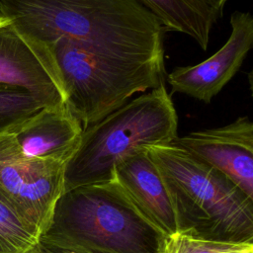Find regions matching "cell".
Here are the masks:
<instances>
[{"label":"cell","mask_w":253,"mask_h":253,"mask_svg":"<svg viewBox=\"0 0 253 253\" xmlns=\"http://www.w3.org/2000/svg\"><path fill=\"white\" fill-rule=\"evenodd\" d=\"M161 253H253V243L218 241L175 233L166 237Z\"/></svg>","instance_id":"15"},{"label":"cell","mask_w":253,"mask_h":253,"mask_svg":"<svg viewBox=\"0 0 253 253\" xmlns=\"http://www.w3.org/2000/svg\"><path fill=\"white\" fill-rule=\"evenodd\" d=\"M168 193L177 233L253 243V199L174 143L146 147Z\"/></svg>","instance_id":"3"},{"label":"cell","mask_w":253,"mask_h":253,"mask_svg":"<svg viewBox=\"0 0 253 253\" xmlns=\"http://www.w3.org/2000/svg\"><path fill=\"white\" fill-rule=\"evenodd\" d=\"M38 54L83 128L123 107L134 94L164 82L162 66L97 55L66 40H57Z\"/></svg>","instance_id":"5"},{"label":"cell","mask_w":253,"mask_h":253,"mask_svg":"<svg viewBox=\"0 0 253 253\" xmlns=\"http://www.w3.org/2000/svg\"><path fill=\"white\" fill-rule=\"evenodd\" d=\"M39 239V233L0 195V253H28Z\"/></svg>","instance_id":"13"},{"label":"cell","mask_w":253,"mask_h":253,"mask_svg":"<svg viewBox=\"0 0 253 253\" xmlns=\"http://www.w3.org/2000/svg\"><path fill=\"white\" fill-rule=\"evenodd\" d=\"M0 86L25 91L44 107L63 104L59 90L34 47L3 17H0Z\"/></svg>","instance_id":"10"},{"label":"cell","mask_w":253,"mask_h":253,"mask_svg":"<svg viewBox=\"0 0 253 253\" xmlns=\"http://www.w3.org/2000/svg\"><path fill=\"white\" fill-rule=\"evenodd\" d=\"M28 253H54V252H51V251H49V250H47V249H45V248L40 246L39 244H37V245H36L30 252H28Z\"/></svg>","instance_id":"16"},{"label":"cell","mask_w":253,"mask_h":253,"mask_svg":"<svg viewBox=\"0 0 253 253\" xmlns=\"http://www.w3.org/2000/svg\"><path fill=\"white\" fill-rule=\"evenodd\" d=\"M172 143L221 172L253 199V124L247 116L223 126L178 135Z\"/></svg>","instance_id":"8"},{"label":"cell","mask_w":253,"mask_h":253,"mask_svg":"<svg viewBox=\"0 0 253 253\" xmlns=\"http://www.w3.org/2000/svg\"><path fill=\"white\" fill-rule=\"evenodd\" d=\"M113 179L137 211L166 237L177 233L168 193L146 147L122 160L115 167Z\"/></svg>","instance_id":"9"},{"label":"cell","mask_w":253,"mask_h":253,"mask_svg":"<svg viewBox=\"0 0 253 253\" xmlns=\"http://www.w3.org/2000/svg\"><path fill=\"white\" fill-rule=\"evenodd\" d=\"M165 239L112 179L63 192L38 244L54 253H161Z\"/></svg>","instance_id":"2"},{"label":"cell","mask_w":253,"mask_h":253,"mask_svg":"<svg viewBox=\"0 0 253 253\" xmlns=\"http://www.w3.org/2000/svg\"><path fill=\"white\" fill-rule=\"evenodd\" d=\"M225 43L206 60L175 67L167 74L172 92L209 104L240 69L253 43V18L249 12L234 11Z\"/></svg>","instance_id":"7"},{"label":"cell","mask_w":253,"mask_h":253,"mask_svg":"<svg viewBox=\"0 0 253 253\" xmlns=\"http://www.w3.org/2000/svg\"><path fill=\"white\" fill-rule=\"evenodd\" d=\"M43 107L25 91L0 86V134L12 133Z\"/></svg>","instance_id":"14"},{"label":"cell","mask_w":253,"mask_h":253,"mask_svg":"<svg viewBox=\"0 0 253 253\" xmlns=\"http://www.w3.org/2000/svg\"><path fill=\"white\" fill-rule=\"evenodd\" d=\"M177 136V112L162 82L83 128L65 165L64 192L110 181L115 167L136 150L171 143Z\"/></svg>","instance_id":"4"},{"label":"cell","mask_w":253,"mask_h":253,"mask_svg":"<svg viewBox=\"0 0 253 253\" xmlns=\"http://www.w3.org/2000/svg\"><path fill=\"white\" fill-rule=\"evenodd\" d=\"M83 131L80 121L64 104L43 107L12 135L24 155L67 163Z\"/></svg>","instance_id":"11"},{"label":"cell","mask_w":253,"mask_h":253,"mask_svg":"<svg viewBox=\"0 0 253 253\" xmlns=\"http://www.w3.org/2000/svg\"><path fill=\"white\" fill-rule=\"evenodd\" d=\"M160 22L165 32L193 39L207 50L211 34L229 0H137Z\"/></svg>","instance_id":"12"},{"label":"cell","mask_w":253,"mask_h":253,"mask_svg":"<svg viewBox=\"0 0 253 253\" xmlns=\"http://www.w3.org/2000/svg\"><path fill=\"white\" fill-rule=\"evenodd\" d=\"M0 17L37 53L66 40L97 55L164 67L165 30L137 0H0Z\"/></svg>","instance_id":"1"},{"label":"cell","mask_w":253,"mask_h":253,"mask_svg":"<svg viewBox=\"0 0 253 253\" xmlns=\"http://www.w3.org/2000/svg\"><path fill=\"white\" fill-rule=\"evenodd\" d=\"M65 163L27 157L12 133L0 134V195L41 236L64 192Z\"/></svg>","instance_id":"6"}]
</instances>
